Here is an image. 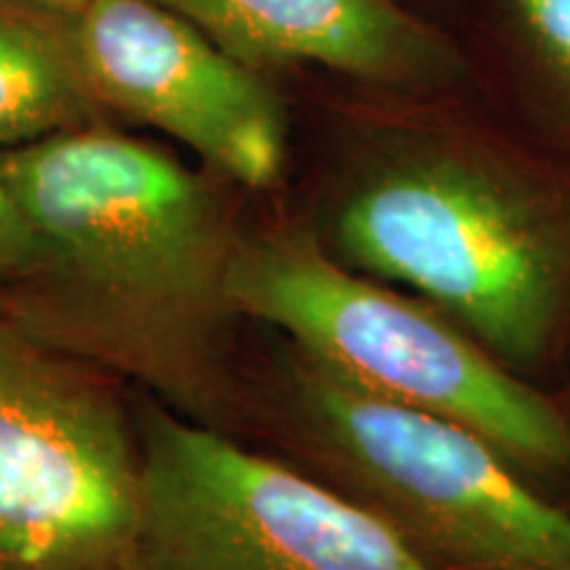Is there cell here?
Masks as SVG:
<instances>
[{
    "label": "cell",
    "mask_w": 570,
    "mask_h": 570,
    "mask_svg": "<svg viewBox=\"0 0 570 570\" xmlns=\"http://www.w3.org/2000/svg\"><path fill=\"white\" fill-rule=\"evenodd\" d=\"M35 256L0 298L30 336L240 439L244 317L230 185L98 122L0 154Z\"/></svg>",
    "instance_id": "6da1fadb"
},
{
    "label": "cell",
    "mask_w": 570,
    "mask_h": 570,
    "mask_svg": "<svg viewBox=\"0 0 570 570\" xmlns=\"http://www.w3.org/2000/svg\"><path fill=\"white\" fill-rule=\"evenodd\" d=\"M458 92H377L312 227L346 267L433 304L529 377L570 344V161Z\"/></svg>",
    "instance_id": "7a4b0ae2"
},
{
    "label": "cell",
    "mask_w": 570,
    "mask_h": 570,
    "mask_svg": "<svg viewBox=\"0 0 570 570\" xmlns=\"http://www.w3.org/2000/svg\"><path fill=\"white\" fill-rule=\"evenodd\" d=\"M267 333L246 346L240 439L365 504L431 570H570V512L502 449Z\"/></svg>",
    "instance_id": "3957f363"
},
{
    "label": "cell",
    "mask_w": 570,
    "mask_h": 570,
    "mask_svg": "<svg viewBox=\"0 0 570 570\" xmlns=\"http://www.w3.org/2000/svg\"><path fill=\"white\" fill-rule=\"evenodd\" d=\"M230 298L248 325L281 333L370 394L470 428L533 481L570 479V412L558 399L433 304L338 262L312 223L244 230Z\"/></svg>",
    "instance_id": "277c9868"
},
{
    "label": "cell",
    "mask_w": 570,
    "mask_h": 570,
    "mask_svg": "<svg viewBox=\"0 0 570 570\" xmlns=\"http://www.w3.org/2000/svg\"><path fill=\"white\" fill-rule=\"evenodd\" d=\"M125 570H431L383 518L267 449L135 394Z\"/></svg>",
    "instance_id": "5b68a950"
},
{
    "label": "cell",
    "mask_w": 570,
    "mask_h": 570,
    "mask_svg": "<svg viewBox=\"0 0 570 570\" xmlns=\"http://www.w3.org/2000/svg\"><path fill=\"white\" fill-rule=\"evenodd\" d=\"M138 483L132 391L30 336L0 298V554L125 570Z\"/></svg>",
    "instance_id": "8992f818"
},
{
    "label": "cell",
    "mask_w": 570,
    "mask_h": 570,
    "mask_svg": "<svg viewBox=\"0 0 570 570\" xmlns=\"http://www.w3.org/2000/svg\"><path fill=\"white\" fill-rule=\"evenodd\" d=\"M77 53L109 114L190 148L240 190H269L288 159V114L262 71L151 0H90L75 17Z\"/></svg>",
    "instance_id": "52a82bcc"
},
{
    "label": "cell",
    "mask_w": 570,
    "mask_h": 570,
    "mask_svg": "<svg viewBox=\"0 0 570 570\" xmlns=\"http://www.w3.org/2000/svg\"><path fill=\"white\" fill-rule=\"evenodd\" d=\"M265 75L323 67L375 92H458L473 80L462 42L402 0H151Z\"/></svg>",
    "instance_id": "ba28073f"
},
{
    "label": "cell",
    "mask_w": 570,
    "mask_h": 570,
    "mask_svg": "<svg viewBox=\"0 0 570 570\" xmlns=\"http://www.w3.org/2000/svg\"><path fill=\"white\" fill-rule=\"evenodd\" d=\"M106 122L77 53L75 17L0 0V154Z\"/></svg>",
    "instance_id": "9c48e42d"
},
{
    "label": "cell",
    "mask_w": 570,
    "mask_h": 570,
    "mask_svg": "<svg viewBox=\"0 0 570 570\" xmlns=\"http://www.w3.org/2000/svg\"><path fill=\"white\" fill-rule=\"evenodd\" d=\"M479 48L537 125L570 161V0H470Z\"/></svg>",
    "instance_id": "30bf717a"
},
{
    "label": "cell",
    "mask_w": 570,
    "mask_h": 570,
    "mask_svg": "<svg viewBox=\"0 0 570 570\" xmlns=\"http://www.w3.org/2000/svg\"><path fill=\"white\" fill-rule=\"evenodd\" d=\"M35 256V235L0 175V285L17 277Z\"/></svg>",
    "instance_id": "8fae6325"
},
{
    "label": "cell",
    "mask_w": 570,
    "mask_h": 570,
    "mask_svg": "<svg viewBox=\"0 0 570 570\" xmlns=\"http://www.w3.org/2000/svg\"><path fill=\"white\" fill-rule=\"evenodd\" d=\"M30 3H38V6H42V9L67 13V17H77V13H80L85 6L90 3V0H30Z\"/></svg>",
    "instance_id": "7c38bea8"
},
{
    "label": "cell",
    "mask_w": 570,
    "mask_h": 570,
    "mask_svg": "<svg viewBox=\"0 0 570 570\" xmlns=\"http://www.w3.org/2000/svg\"><path fill=\"white\" fill-rule=\"evenodd\" d=\"M0 570H27V568H24V566H19V562H13V560L3 558V554H0Z\"/></svg>",
    "instance_id": "4fadbf2b"
},
{
    "label": "cell",
    "mask_w": 570,
    "mask_h": 570,
    "mask_svg": "<svg viewBox=\"0 0 570 570\" xmlns=\"http://www.w3.org/2000/svg\"><path fill=\"white\" fill-rule=\"evenodd\" d=\"M439 3H446V6H452V3H460V0H439Z\"/></svg>",
    "instance_id": "5bb4252c"
}]
</instances>
